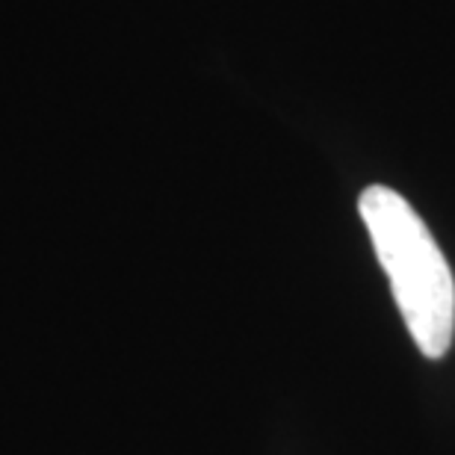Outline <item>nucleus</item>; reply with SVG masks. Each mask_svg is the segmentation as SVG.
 <instances>
[{
    "label": "nucleus",
    "mask_w": 455,
    "mask_h": 455,
    "mask_svg": "<svg viewBox=\"0 0 455 455\" xmlns=\"http://www.w3.org/2000/svg\"><path fill=\"white\" fill-rule=\"evenodd\" d=\"M358 211L408 334L426 358H443L455 340V278L438 240L390 187H367Z\"/></svg>",
    "instance_id": "f257e3e1"
}]
</instances>
